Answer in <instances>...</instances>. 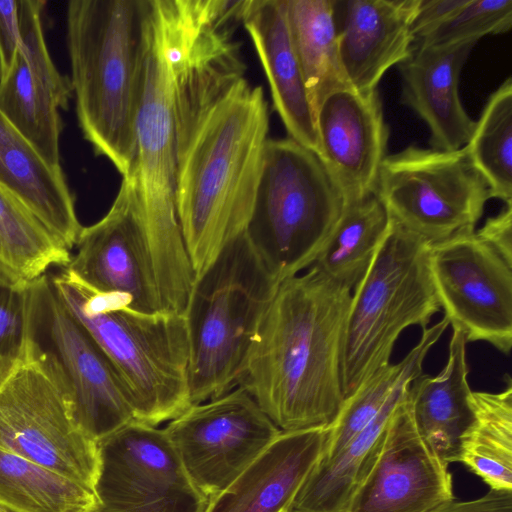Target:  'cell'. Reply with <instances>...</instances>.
Instances as JSON below:
<instances>
[{"label":"cell","instance_id":"36","mask_svg":"<svg viewBox=\"0 0 512 512\" xmlns=\"http://www.w3.org/2000/svg\"><path fill=\"white\" fill-rule=\"evenodd\" d=\"M20 44L18 0H0V80L11 69Z\"/></svg>","mask_w":512,"mask_h":512},{"label":"cell","instance_id":"32","mask_svg":"<svg viewBox=\"0 0 512 512\" xmlns=\"http://www.w3.org/2000/svg\"><path fill=\"white\" fill-rule=\"evenodd\" d=\"M465 148L491 198L512 205L511 77L490 95Z\"/></svg>","mask_w":512,"mask_h":512},{"label":"cell","instance_id":"5","mask_svg":"<svg viewBox=\"0 0 512 512\" xmlns=\"http://www.w3.org/2000/svg\"><path fill=\"white\" fill-rule=\"evenodd\" d=\"M65 267L90 288L149 314L185 315L196 276L181 231L150 221L133 174L104 217L83 227Z\"/></svg>","mask_w":512,"mask_h":512},{"label":"cell","instance_id":"4","mask_svg":"<svg viewBox=\"0 0 512 512\" xmlns=\"http://www.w3.org/2000/svg\"><path fill=\"white\" fill-rule=\"evenodd\" d=\"M49 283L65 310L110 361L134 420L157 426L191 406L184 315L135 310L118 295L90 288L65 267Z\"/></svg>","mask_w":512,"mask_h":512},{"label":"cell","instance_id":"6","mask_svg":"<svg viewBox=\"0 0 512 512\" xmlns=\"http://www.w3.org/2000/svg\"><path fill=\"white\" fill-rule=\"evenodd\" d=\"M278 284L245 233L196 279L184 315L191 405L222 396L239 385Z\"/></svg>","mask_w":512,"mask_h":512},{"label":"cell","instance_id":"18","mask_svg":"<svg viewBox=\"0 0 512 512\" xmlns=\"http://www.w3.org/2000/svg\"><path fill=\"white\" fill-rule=\"evenodd\" d=\"M419 0L334 1L339 58L349 87L377 90L384 74L410 57Z\"/></svg>","mask_w":512,"mask_h":512},{"label":"cell","instance_id":"38","mask_svg":"<svg viewBox=\"0 0 512 512\" xmlns=\"http://www.w3.org/2000/svg\"><path fill=\"white\" fill-rule=\"evenodd\" d=\"M467 0H419L412 23L415 42L426 36L439 24L460 9Z\"/></svg>","mask_w":512,"mask_h":512},{"label":"cell","instance_id":"19","mask_svg":"<svg viewBox=\"0 0 512 512\" xmlns=\"http://www.w3.org/2000/svg\"><path fill=\"white\" fill-rule=\"evenodd\" d=\"M475 44L414 45L398 65L402 103L426 123L433 149L458 150L471 137L475 121L461 103L459 78Z\"/></svg>","mask_w":512,"mask_h":512},{"label":"cell","instance_id":"31","mask_svg":"<svg viewBox=\"0 0 512 512\" xmlns=\"http://www.w3.org/2000/svg\"><path fill=\"white\" fill-rule=\"evenodd\" d=\"M70 251L17 197L0 185V262L28 281L66 267Z\"/></svg>","mask_w":512,"mask_h":512},{"label":"cell","instance_id":"28","mask_svg":"<svg viewBox=\"0 0 512 512\" xmlns=\"http://www.w3.org/2000/svg\"><path fill=\"white\" fill-rule=\"evenodd\" d=\"M448 326V321L443 317L433 326L422 330L419 342L401 361L381 367L344 399L330 426L322 459L330 458L341 450L374 419L396 389L410 384L423 373V362L428 352Z\"/></svg>","mask_w":512,"mask_h":512},{"label":"cell","instance_id":"21","mask_svg":"<svg viewBox=\"0 0 512 512\" xmlns=\"http://www.w3.org/2000/svg\"><path fill=\"white\" fill-rule=\"evenodd\" d=\"M241 24L254 44L273 107L289 138L318 155L314 111L293 46L286 0H244Z\"/></svg>","mask_w":512,"mask_h":512},{"label":"cell","instance_id":"17","mask_svg":"<svg viewBox=\"0 0 512 512\" xmlns=\"http://www.w3.org/2000/svg\"><path fill=\"white\" fill-rule=\"evenodd\" d=\"M315 128L318 156L347 202L376 191L390 135L378 90L329 92L315 111Z\"/></svg>","mask_w":512,"mask_h":512},{"label":"cell","instance_id":"25","mask_svg":"<svg viewBox=\"0 0 512 512\" xmlns=\"http://www.w3.org/2000/svg\"><path fill=\"white\" fill-rule=\"evenodd\" d=\"M505 379L501 392L470 393L473 418L458 453V462L496 491H512V379Z\"/></svg>","mask_w":512,"mask_h":512},{"label":"cell","instance_id":"7","mask_svg":"<svg viewBox=\"0 0 512 512\" xmlns=\"http://www.w3.org/2000/svg\"><path fill=\"white\" fill-rule=\"evenodd\" d=\"M346 204L315 152L289 137L269 138L245 234L280 283L313 265Z\"/></svg>","mask_w":512,"mask_h":512},{"label":"cell","instance_id":"39","mask_svg":"<svg viewBox=\"0 0 512 512\" xmlns=\"http://www.w3.org/2000/svg\"><path fill=\"white\" fill-rule=\"evenodd\" d=\"M439 512H512V491L490 489L477 499L454 501Z\"/></svg>","mask_w":512,"mask_h":512},{"label":"cell","instance_id":"1","mask_svg":"<svg viewBox=\"0 0 512 512\" xmlns=\"http://www.w3.org/2000/svg\"><path fill=\"white\" fill-rule=\"evenodd\" d=\"M236 0H183L175 81V206L196 276L242 236L269 112L246 77Z\"/></svg>","mask_w":512,"mask_h":512},{"label":"cell","instance_id":"27","mask_svg":"<svg viewBox=\"0 0 512 512\" xmlns=\"http://www.w3.org/2000/svg\"><path fill=\"white\" fill-rule=\"evenodd\" d=\"M286 12L315 117L326 94L348 86L339 58L334 0H286Z\"/></svg>","mask_w":512,"mask_h":512},{"label":"cell","instance_id":"29","mask_svg":"<svg viewBox=\"0 0 512 512\" xmlns=\"http://www.w3.org/2000/svg\"><path fill=\"white\" fill-rule=\"evenodd\" d=\"M94 490L0 449V509L11 512H92Z\"/></svg>","mask_w":512,"mask_h":512},{"label":"cell","instance_id":"41","mask_svg":"<svg viewBox=\"0 0 512 512\" xmlns=\"http://www.w3.org/2000/svg\"><path fill=\"white\" fill-rule=\"evenodd\" d=\"M2 512H11V511H8V510H5V509H0Z\"/></svg>","mask_w":512,"mask_h":512},{"label":"cell","instance_id":"2","mask_svg":"<svg viewBox=\"0 0 512 512\" xmlns=\"http://www.w3.org/2000/svg\"><path fill=\"white\" fill-rule=\"evenodd\" d=\"M351 297L314 265L278 284L238 386L281 431L328 427L337 417Z\"/></svg>","mask_w":512,"mask_h":512},{"label":"cell","instance_id":"14","mask_svg":"<svg viewBox=\"0 0 512 512\" xmlns=\"http://www.w3.org/2000/svg\"><path fill=\"white\" fill-rule=\"evenodd\" d=\"M164 431L187 475L209 499L233 482L282 432L241 386L191 405Z\"/></svg>","mask_w":512,"mask_h":512},{"label":"cell","instance_id":"13","mask_svg":"<svg viewBox=\"0 0 512 512\" xmlns=\"http://www.w3.org/2000/svg\"><path fill=\"white\" fill-rule=\"evenodd\" d=\"M435 294L452 328L468 342L483 341L505 355L512 348V266L466 228L430 243Z\"/></svg>","mask_w":512,"mask_h":512},{"label":"cell","instance_id":"35","mask_svg":"<svg viewBox=\"0 0 512 512\" xmlns=\"http://www.w3.org/2000/svg\"><path fill=\"white\" fill-rule=\"evenodd\" d=\"M43 0H18L21 32L20 52L32 72L54 97L59 109H68L73 95L70 78L54 65L45 43L42 26Z\"/></svg>","mask_w":512,"mask_h":512},{"label":"cell","instance_id":"20","mask_svg":"<svg viewBox=\"0 0 512 512\" xmlns=\"http://www.w3.org/2000/svg\"><path fill=\"white\" fill-rule=\"evenodd\" d=\"M330 426L282 431L204 512H281L322 457Z\"/></svg>","mask_w":512,"mask_h":512},{"label":"cell","instance_id":"42","mask_svg":"<svg viewBox=\"0 0 512 512\" xmlns=\"http://www.w3.org/2000/svg\"><path fill=\"white\" fill-rule=\"evenodd\" d=\"M0 512H2V511L0 510Z\"/></svg>","mask_w":512,"mask_h":512},{"label":"cell","instance_id":"10","mask_svg":"<svg viewBox=\"0 0 512 512\" xmlns=\"http://www.w3.org/2000/svg\"><path fill=\"white\" fill-rule=\"evenodd\" d=\"M180 0H147L133 175L147 218L179 229L175 206V81Z\"/></svg>","mask_w":512,"mask_h":512},{"label":"cell","instance_id":"12","mask_svg":"<svg viewBox=\"0 0 512 512\" xmlns=\"http://www.w3.org/2000/svg\"><path fill=\"white\" fill-rule=\"evenodd\" d=\"M97 447L92 512H204L209 498L187 475L164 429L132 420Z\"/></svg>","mask_w":512,"mask_h":512},{"label":"cell","instance_id":"3","mask_svg":"<svg viewBox=\"0 0 512 512\" xmlns=\"http://www.w3.org/2000/svg\"><path fill=\"white\" fill-rule=\"evenodd\" d=\"M147 0H71L67 47L84 138L122 177L136 161Z\"/></svg>","mask_w":512,"mask_h":512},{"label":"cell","instance_id":"11","mask_svg":"<svg viewBox=\"0 0 512 512\" xmlns=\"http://www.w3.org/2000/svg\"><path fill=\"white\" fill-rule=\"evenodd\" d=\"M376 191L394 222L429 243L475 228L491 199L465 146L454 151L409 146L387 155Z\"/></svg>","mask_w":512,"mask_h":512},{"label":"cell","instance_id":"37","mask_svg":"<svg viewBox=\"0 0 512 512\" xmlns=\"http://www.w3.org/2000/svg\"><path fill=\"white\" fill-rule=\"evenodd\" d=\"M476 234L512 266V205L487 218Z\"/></svg>","mask_w":512,"mask_h":512},{"label":"cell","instance_id":"8","mask_svg":"<svg viewBox=\"0 0 512 512\" xmlns=\"http://www.w3.org/2000/svg\"><path fill=\"white\" fill-rule=\"evenodd\" d=\"M37 328L38 309L17 356L0 375V449L94 490L97 442L78 425L66 374Z\"/></svg>","mask_w":512,"mask_h":512},{"label":"cell","instance_id":"26","mask_svg":"<svg viewBox=\"0 0 512 512\" xmlns=\"http://www.w3.org/2000/svg\"><path fill=\"white\" fill-rule=\"evenodd\" d=\"M392 223L377 191L347 202L313 265L333 281L353 290L368 270Z\"/></svg>","mask_w":512,"mask_h":512},{"label":"cell","instance_id":"30","mask_svg":"<svg viewBox=\"0 0 512 512\" xmlns=\"http://www.w3.org/2000/svg\"><path fill=\"white\" fill-rule=\"evenodd\" d=\"M0 111L50 166L62 168L59 139L64 124L59 107L20 50L0 80Z\"/></svg>","mask_w":512,"mask_h":512},{"label":"cell","instance_id":"40","mask_svg":"<svg viewBox=\"0 0 512 512\" xmlns=\"http://www.w3.org/2000/svg\"><path fill=\"white\" fill-rule=\"evenodd\" d=\"M281 512H292V511H291L289 508H287V509H284V510H283V511H281Z\"/></svg>","mask_w":512,"mask_h":512},{"label":"cell","instance_id":"33","mask_svg":"<svg viewBox=\"0 0 512 512\" xmlns=\"http://www.w3.org/2000/svg\"><path fill=\"white\" fill-rule=\"evenodd\" d=\"M42 279L25 280L0 262V375L17 356L37 312Z\"/></svg>","mask_w":512,"mask_h":512},{"label":"cell","instance_id":"24","mask_svg":"<svg viewBox=\"0 0 512 512\" xmlns=\"http://www.w3.org/2000/svg\"><path fill=\"white\" fill-rule=\"evenodd\" d=\"M409 385L396 389L374 419L335 455L320 458L295 495L292 512H346L380 453L389 420Z\"/></svg>","mask_w":512,"mask_h":512},{"label":"cell","instance_id":"34","mask_svg":"<svg viewBox=\"0 0 512 512\" xmlns=\"http://www.w3.org/2000/svg\"><path fill=\"white\" fill-rule=\"evenodd\" d=\"M511 26V0H467L449 18L416 41L415 45L477 43L486 35L504 34Z\"/></svg>","mask_w":512,"mask_h":512},{"label":"cell","instance_id":"22","mask_svg":"<svg viewBox=\"0 0 512 512\" xmlns=\"http://www.w3.org/2000/svg\"><path fill=\"white\" fill-rule=\"evenodd\" d=\"M0 185L69 251L83 228L62 168L50 166L0 111Z\"/></svg>","mask_w":512,"mask_h":512},{"label":"cell","instance_id":"23","mask_svg":"<svg viewBox=\"0 0 512 512\" xmlns=\"http://www.w3.org/2000/svg\"><path fill=\"white\" fill-rule=\"evenodd\" d=\"M466 338L452 328L448 360L435 376L420 374L407 389L415 426L430 449L445 463L458 462L460 438L472 421Z\"/></svg>","mask_w":512,"mask_h":512},{"label":"cell","instance_id":"15","mask_svg":"<svg viewBox=\"0 0 512 512\" xmlns=\"http://www.w3.org/2000/svg\"><path fill=\"white\" fill-rule=\"evenodd\" d=\"M454 501L448 465L418 432L406 393L389 420L376 461L346 512H439Z\"/></svg>","mask_w":512,"mask_h":512},{"label":"cell","instance_id":"16","mask_svg":"<svg viewBox=\"0 0 512 512\" xmlns=\"http://www.w3.org/2000/svg\"><path fill=\"white\" fill-rule=\"evenodd\" d=\"M39 319L72 391L75 419L95 442L134 420L124 385L108 358L42 280Z\"/></svg>","mask_w":512,"mask_h":512},{"label":"cell","instance_id":"9","mask_svg":"<svg viewBox=\"0 0 512 512\" xmlns=\"http://www.w3.org/2000/svg\"><path fill=\"white\" fill-rule=\"evenodd\" d=\"M430 243L393 221L353 288L341 357L344 398L390 363L400 334L428 327L440 306L428 264Z\"/></svg>","mask_w":512,"mask_h":512}]
</instances>
